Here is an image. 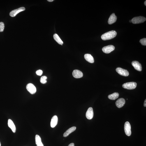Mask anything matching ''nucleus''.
I'll list each match as a JSON object with an SVG mask.
<instances>
[{
    "mask_svg": "<svg viewBox=\"0 0 146 146\" xmlns=\"http://www.w3.org/2000/svg\"><path fill=\"white\" fill-rule=\"evenodd\" d=\"M144 106L146 107V100H145V102L144 103Z\"/></svg>",
    "mask_w": 146,
    "mask_h": 146,
    "instance_id": "26",
    "label": "nucleus"
},
{
    "mask_svg": "<svg viewBox=\"0 0 146 146\" xmlns=\"http://www.w3.org/2000/svg\"><path fill=\"white\" fill-rule=\"evenodd\" d=\"M137 84L135 82H127L123 84L122 87L124 89L128 90H132L136 88Z\"/></svg>",
    "mask_w": 146,
    "mask_h": 146,
    "instance_id": "2",
    "label": "nucleus"
},
{
    "mask_svg": "<svg viewBox=\"0 0 146 146\" xmlns=\"http://www.w3.org/2000/svg\"><path fill=\"white\" fill-rule=\"evenodd\" d=\"M68 146H75V144L73 143H72L70 144Z\"/></svg>",
    "mask_w": 146,
    "mask_h": 146,
    "instance_id": "25",
    "label": "nucleus"
},
{
    "mask_svg": "<svg viewBox=\"0 0 146 146\" xmlns=\"http://www.w3.org/2000/svg\"><path fill=\"white\" fill-rule=\"evenodd\" d=\"M26 89L30 94H34L36 93V89L35 86L32 83H29L26 86Z\"/></svg>",
    "mask_w": 146,
    "mask_h": 146,
    "instance_id": "6",
    "label": "nucleus"
},
{
    "mask_svg": "<svg viewBox=\"0 0 146 146\" xmlns=\"http://www.w3.org/2000/svg\"><path fill=\"white\" fill-rule=\"evenodd\" d=\"M116 71L120 75L124 76H128L129 75V73L127 70L123 69L120 67L116 68Z\"/></svg>",
    "mask_w": 146,
    "mask_h": 146,
    "instance_id": "5",
    "label": "nucleus"
},
{
    "mask_svg": "<svg viewBox=\"0 0 146 146\" xmlns=\"http://www.w3.org/2000/svg\"><path fill=\"white\" fill-rule=\"evenodd\" d=\"M144 4H145V6H146V1H145V3H144Z\"/></svg>",
    "mask_w": 146,
    "mask_h": 146,
    "instance_id": "28",
    "label": "nucleus"
},
{
    "mask_svg": "<svg viewBox=\"0 0 146 146\" xmlns=\"http://www.w3.org/2000/svg\"><path fill=\"white\" fill-rule=\"evenodd\" d=\"M58 122L57 116L55 115L52 118L51 122V126L52 128H54L57 125Z\"/></svg>",
    "mask_w": 146,
    "mask_h": 146,
    "instance_id": "13",
    "label": "nucleus"
},
{
    "mask_svg": "<svg viewBox=\"0 0 146 146\" xmlns=\"http://www.w3.org/2000/svg\"><path fill=\"white\" fill-rule=\"evenodd\" d=\"M115 47L113 45H110L104 47L102 50L105 53L109 54L115 50Z\"/></svg>",
    "mask_w": 146,
    "mask_h": 146,
    "instance_id": "7",
    "label": "nucleus"
},
{
    "mask_svg": "<svg viewBox=\"0 0 146 146\" xmlns=\"http://www.w3.org/2000/svg\"><path fill=\"white\" fill-rule=\"evenodd\" d=\"M117 34V32L115 31H109L102 35L101 38L103 40L111 39L115 38Z\"/></svg>",
    "mask_w": 146,
    "mask_h": 146,
    "instance_id": "1",
    "label": "nucleus"
},
{
    "mask_svg": "<svg viewBox=\"0 0 146 146\" xmlns=\"http://www.w3.org/2000/svg\"><path fill=\"white\" fill-rule=\"evenodd\" d=\"M4 23L2 22H0V32H2L4 30Z\"/></svg>",
    "mask_w": 146,
    "mask_h": 146,
    "instance_id": "22",
    "label": "nucleus"
},
{
    "mask_svg": "<svg viewBox=\"0 0 146 146\" xmlns=\"http://www.w3.org/2000/svg\"><path fill=\"white\" fill-rule=\"evenodd\" d=\"M25 10V8L24 7H21L17 9L12 11H11L10 12V15L11 17H15L18 14L21 12L24 11Z\"/></svg>",
    "mask_w": 146,
    "mask_h": 146,
    "instance_id": "8",
    "label": "nucleus"
},
{
    "mask_svg": "<svg viewBox=\"0 0 146 146\" xmlns=\"http://www.w3.org/2000/svg\"><path fill=\"white\" fill-rule=\"evenodd\" d=\"M129 22H132V20H130V21H129Z\"/></svg>",
    "mask_w": 146,
    "mask_h": 146,
    "instance_id": "29",
    "label": "nucleus"
},
{
    "mask_svg": "<svg viewBox=\"0 0 146 146\" xmlns=\"http://www.w3.org/2000/svg\"><path fill=\"white\" fill-rule=\"evenodd\" d=\"M140 43L142 44V45L146 46V38H143L140 40Z\"/></svg>",
    "mask_w": 146,
    "mask_h": 146,
    "instance_id": "23",
    "label": "nucleus"
},
{
    "mask_svg": "<svg viewBox=\"0 0 146 146\" xmlns=\"http://www.w3.org/2000/svg\"><path fill=\"white\" fill-rule=\"evenodd\" d=\"M8 125L10 128L12 130L13 133H15L16 130L15 126L13 121L11 119H8Z\"/></svg>",
    "mask_w": 146,
    "mask_h": 146,
    "instance_id": "16",
    "label": "nucleus"
},
{
    "mask_svg": "<svg viewBox=\"0 0 146 146\" xmlns=\"http://www.w3.org/2000/svg\"><path fill=\"white\" fill-rule=\"evenodd\" d=\"M47 77L45 76H42L40 79V82L42 84H44L46 83L47 82L46 79Z\"/></svg>",
    "mask_w": 146,
    "mask_h": 146,
    "instance_id": "21",
    "label": "nucleus"
},
{
    "mask_svg": "<svg viewBox=\"0 0 146 146\" xmlns=\"http://www.w3.org/2000/svg\"><path fill=\"white\" fill-rule=\"evenodd\" d=\"M94 113L93 109L91 107L89 108L86 112V116L89 120L92 119L94 117Z\"/></svg>",
    "mask_w": 146,
    "mask_h": 146,
    "instance_id": "10",
    "label": "nucleus"
},
{
    "mask_svg": "<svg viewBox=\"0 0 146 146\" xmlns=\"http://www.w3.org/2000/svg\"><path fill=\"white\" fill-rule=\"evenodd\" d=\"M1 146V143H0V146Z\"/></svg>",
    "mask_w": 146,
    "mask_h": 146,
    "instance_id": "30",
    "label": "nucleus"
},
{
    "mask_svg": "<svg viewBox=\"0 0 146 146\" xmlns=\"http://www.w3.org/2000/svg\"><path fill=\"white\" fill-rule=\"evenodd\" d=\"M146 20V18L143 17L139 16L133 18L131 20L133 24H138L143 22Z\"/></svg>",
    "mask_w": 146,
    "mask_h": 146,
    "instance_id": "3",
    "label": "nucleus"
},
{
    "mask_svg": "<svg viewBox=\"0 0 146 146\" xmlns=\"http://www.w3.org/2000/svg\"><path fill=\"white\" fill-rule=\"evenodd\" d=\"M35 141L37 146H44L41 138L38 135H36L35 136Z\"/></svg>",
    "mask_w": 146,
    "mask_h": 146,
    "instance_id": "18",
    "label": "nucleus"
},
{
    "mask_svg": "<svg viewBox=\"0 0 146 146\" xmlns=\"http://www.w3.org/2000/svg\"><path fill=\"white\" fill-rule=\"evenodd\" d=\"M125 103V100L124 98H119L116 101V106L118 108H121L124 106Z\"/></svg>",
    "mask_w": 146,
    "mask_h": 146,
    "instance_id": "11",
    "label": "nucleus"
},
{
    "mask_svg": "<svg viewBox=\"0 0 146 146\" xmlns=\"http://www.w3.org/2000/svg\"><path fill=\"white\" fill-rule=\"evenodd\" d=\"M47 1L49 2H52L54 0H48Z\"/></svg>",
    "mask_w": 146,
    "mask_h": 146,
    "instance_id": "27",
    "label": "nucleus"
},
{
    "mask_svg": "<svg viewBox=\"0 0 146 146\" xmlns=\"http://www.w3.org/2000/svg\"><path fill=\"white\" fill-rule=\"evenodd\" d=\"M53 37L54 39L59 44L62 45H63V42L57 34H54L53 35Z\"/></svg>",
    "mask_w": 146,
    "mask_h": 146,
    "instance_id": "20",
    "label": "nucleus"
},
{
    "mask_svg": "<svg viewBox=\"0 0 146 146\" xmlns=\"http://www.w3.org/2000/svg\"><path fill=\"white\" fill-rule=\"evenodd\" d=\"M132 65L134 67L135 69L137 71H141L142 70V67L141 64L137 61H134L132 62Z\"/></svg>",
    "mask_w": 146,
    "mask_h": 146,
    "instance_id": "9",
    "label": "nucleus"
},
{
    "mask_svg": "<svg viewBox=\"0 0 146 146\" xmlns=\"http://www.w3.org/2000/svg\"><path fill=\"white\" fill-rule=\"evenodd\" d=\"M125 132L128 136H130L131 135V126L130 123L127 122L125 124L124 126Z\"/></svg>",
    "mask_w": 146,
    "mask_h": 146,
    "instance_id": "4",
    "label": "nucleus"
},
{
    "mask_svg": "<svg viewBox=\"0 0 146 146\" xmlns=\"http://www.w3.org/2000/svg\"><path fill=\"white\" fill-rule=\"evenodd\" d=\"M72 75L75 78H82L83 76V74L82 72L80 70H74Z\"/></svg>",
    "mask_w": 146,
    "mask_h": 146,
    "instance_id": "12",
    "label": "nucleus"
},
{
    "mask_svg": "<svg viewBox=\"0 0 146 146\" xmlns=\"http://www.w3.org/2000/svg\"><path fill=\"white\" fill-rule=\"evenodd\" d=\"M84 58L88 62L90 63H93L94 62V57L91 54H86L84 55Z\"/></svg>",
    "mask_w": 146,
    "mask_h": 146,
    "instance_id": "15",
    "label": "nucleus"
},
{
    "mask_svg": "<svg viewBox=\"0 0 146 146\" xmlns=\"http://www.w3.org/2000/svg\"><path fill=\"white\" fill-rule=\"evenodd\" d=\"M43 72L41 70H38L36 72V74L39 76H41L43 74Z\"/></svg>",
    "mask_w": 146,
    "mask_h": 146,
    "instance_id": "24",
    "label": "nucleus"
},
{
    "mask_svg": "<svg viewBox=\"0 0 146 146\" xmlns=\"http://www.w3.org/2000/svg\"><path fill=\"white\" fill-rule=\"evenodd\" d=\"M117 20V17L115 13H113L110 15L109 18L108 22L109 24H112L115 22Z\"/></svg>",
    "mask_w": 146,
    "mask_h": 146,
    "instance_id": "14",
    "label": "nucleus"
},
{
    "mask_svg": "<svg viewBox=\"0 0 146 146\" xmlns=\"http://www.w3.org/2000/svg\"><path fill=\"white\" fill-rule=\"evenodd\" d=\"M76 129V127L73 126L69 128L65 132L63 136L65 137H67L68 135H70V133L73 132L75 131Z\"/></svg>",
    "mask_w": 146,
    "mask_h": 146,
    "instance_id": "17",
    "label": "nucleus"
},
{
    "mask_svg": "<svg viewBox=\"0 0 146 146\" xmlns=\"http://www.w3.org/2000/svg\"><path fill=\"white\" fill-rule=\"evenodd\" d=\"M119 94L118 93H114L113 94L109 95L108 97L109 99L111 100H115L118 98Z\"/></svg>",
    "mask_w": 146,
    "mask_h": 146,
    "instance_id": "19",
    "label": "nucleus"
}]
</instances>
